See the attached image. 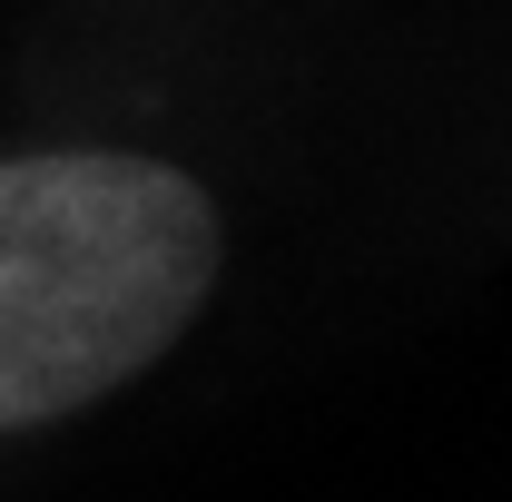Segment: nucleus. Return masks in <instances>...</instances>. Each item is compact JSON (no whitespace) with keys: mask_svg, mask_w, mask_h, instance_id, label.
Returning a JSON list of instances; mask_svg holds the SVG:
<instances>
[{"mask_svg":"<svg viewBox=\"0 0 512 502\" xmlns=\"http://www.w3.org/2000/svg\"><path fill=\"white\" fill-rule=\"evenodd\" d=\"M217 286V207L119 148L0 158V434L158 365Z\"/></svg>","mask_w":512,"mask_h":502,"instance_id":"obj_1","label":"nucleus"}]
</instances>
